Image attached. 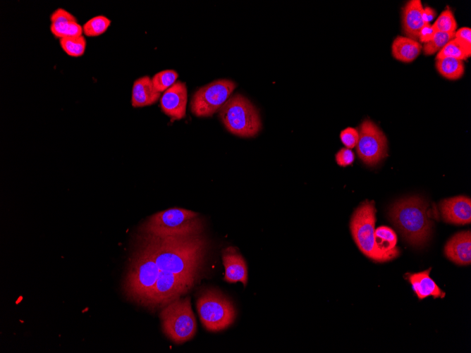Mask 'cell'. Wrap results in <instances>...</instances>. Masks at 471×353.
Listing matches in <instances>:
<instances>
[{
    "mask_svg": "<svg viewBox=\"0 0 471 353\" xmlns=\"http://www.w3.org/2000/svg\"><path fill=\"white\" fill-rule=\"evenodd\" d=\"M159 272L149 309L163 308L187 293L200 276L207 249L201 234L157 237L142 233Z\"/></svg>",
    "mask_w": 471,
    "mask_h": 353,
    "instance_id": "cell-1",
    "label": "cell"
},
{
    "mask_svg": "<svg viewBox=\"0 0 471 353\" xmlns=\"http://www.w3.org/2000/svg\"><path fill=\"white\" fill-rule=\"evenodd\" d=\"M158 274L152 252L140 235L137 238L123 281V289L127 299L148 308Z\"/></svg>",
    "mask_w": 471,
    "mask_h": 353,
    "instance_id": "cell-2",
    "label": "cell"
},
{
    "mask_svg": "<svg viewBox=\"0 0 471 353\" xmlns=\"http://www.w3.org/2000/svg\"><path fill=\"white\" fill-rule=\"evenodd\" d=\"M428 204L412 196L396 202L389 210V218L403 238L411 245L427 243L432 232L433 221L428 215Z\"/></svg>",
    "mask_w": 471,
    "mask_h": 353,
    "instance_id": "cell-3",
    "label": "cell"
},
{
    "mask_svg": "<svg viewBox=\"0 0 471 353\" xmlns=\"http://www.w3.org/2000/svg\"><path fill=\"white\" fill-rule=\"evenodd\" d=\"M202 223L191 210L172 208L157 212L146 221L142 233L157 237L188 236L201 234Z\"/></svg>",
    "mask_w": 471,
    "mask_h": 353,
    "instance_id": "cell-4",
    "label": "cell"
},
{
    "mask_svg": "<svg viewBox=\"0 0 471 353\" xmlns=\"http://www.w3.org/2000/svg\"><path fill=\"white\" fill-rule=\"evenodd\" d=\"M219 116L231 133L244 137L256 135L262 127L259 113L245 97L237 94L221 107Z\"/></svg>",
    "mask_w": 471,
    "mask_h": 353,
    "instance_id": "cell-5",
    "label": "cell"
},
{
    "mask_svg": "<svg viewBox=\"0 0 471 353\" xmlns=\"http://www.w3.org/2000/svg\"><path fill=\"white\" fill-rule=\"evenodd\" d=\"M159 317L164 333L176 344L191 340L196 333L197 323L189 297L169 303Z\"/></svg>",
    "mask_w": 471,
    "mask_h": 353,
    "instance_id": "cell-6",
    "label": "cell"
},
{
    "mask_svg": "<svg viewBox=\"0 0 471 353\" xmlns=\"http://www.w3.org/2000/svg\"><path fill=\"white\" fill-rule=\"evenodd\" d=\"M197 309L202 324L211 332L227 328L236 317L232 302L214 289H206L201 292L197 299Z\"/></svg>",
    "mask_w": 471,
    "mask_h": 353,
    "instance_id": "cell-7",
    "label": "cell"
},
{
    "mask_svg": "<svg viewBox=\"0 0 471 353\" xmlns=\"http://www.w3.org/2000/svg\"><path fill=\"white\" fill-rule=\"evenodd\" d=\"M376 211L373 202L365 201L355 210L350 228L359 249L368 258L384 262L386 261L379 252L375 242Z\"/></svg>",
    "mask_w": 471,
    "mask_h": 353,
    "instance_id": "cell-8",
    "label": "cell"
},
{
    "mask_svg": "<svg viewBox=\"0 0 471 353\" xmlns=\"http://www.w3.org/2000/svg\"><path fill=\"white\" fill-rule=\"evenodd\" d=\"M236 87L228 80H218L200 88L193 95L190 109L198 117L211 116L224 104Z\"/></svg>",
    "mask_w": 471,
    "mask_h": 353,
    "instance_id": "cell-9",
    "label": "cell"
},
{
    "mask_svg": "<svg viewBox=\"0 0 471 353\" xmlns=\"http://www.w3.org/2000/svg\"><path fill=\"white\" fill-rule=\"evenodd\" d=\"M356 151L367 165L374 166L387 156V140L384 132L372 120H365L358 130Z\"/></svg>",
    "mask_w": 471,
    "mask_h": 353,
    "instance_id": "cell-10",
    "label": "cell"
},
{
    "mask_svg": "<svg viewBox=\"0 0 471 353\" xmlns=\"http://www.w3.org/2000/svg\"><path fill=\"white\" fill-rule=\"evenodd\" d=\"M442 219L449 223L465 225L471 222V200L466 196L443 199L439 203Z\"/></svg>",
    "mask_w": 471,
    "mask_h": 353,
    "instance_id": "cell-11",
    "label": "cell"
},
{
    "mask_svg": "<svg viewBox=\"0 0 471 353\" xmlns=\"http://www.w3.org/2000/svg\"><path fill=\"white\" fill-rule=\"evenodd\" d=\"M187 100L185 84L177 81L163 93L160 99L161 110L174 120L181 119L185 116Z\"/></svg>",
    "mask_w": 471,
    "mask_h": 353,
    "instance_id": "cell-12",
    "label": "cell"
},
{
    "mask_svg": "<svg viewBox=\"0 0 471 353\" xmlns=\"http://www.w3.org/2000/svg\"><path fill=\"white\" fill-rule=\"evenodd\" d=\"M222 261L225 268L224 280L231 283L240 281L245 287L247 283V267L237 249L228 247L224 249Z\"/></svg>",
    "mask_w": 471,
    "mask_h": 353,
    "instance_id": "cell-13",
    "label": "cell"
},
{
    "mask_svg": "<svg viewBox=\"0 0 471 353\" xmlns=\"http://www.w3.org/2000/svg\"><path fill=\"white\" fill-rule=\"evenodd\" d=\"M444 252L446 257L456 264H470L471 262L470 230L458 233L451 237L446 244Z\"/></svg>",
    "mask_w": 471,
    "mask_h": 353,
    "instance_id": "cell-14",
    "label": "cell"
},
{
    "mask_svg": "<svg viewBox=\"0 0 471 353\" xmlns=\"http://www.w3.org/2000/svg\"><path fill=\"white\" fill-rule=\"evenodd\" d=\"M424 8L420 0H411L406 3L402 11V27L408 37L416 40L425 25L422 19Z\"/></svg>",
    "mask_w": 471,
    "mask_h": 353,
    "instance_id": "cell-15",
    "label": "cell"
},
{
    "mask_svg": "<svg viewBox=\"0 0 471 353\" xmlns=\"http://www.w3.org/2000/svg\"><path fill=\"white\" fill-rule=\"evenodd\" d=\"M431 268L415 273H407L406 278L411 283L413 290L420 299L429 296L434 298H443L445 292H443L436 283L429 277Z\"/></svg>",
    "mask_w": 471,
    "mask_h": 353,
    "instance_id": "cell-16",
    "label": "cell"
},
{
    "mask_svg": "<svg viewBox=\"0 0 471 353\" xmlns=\"http://www.w3.org/2000/svg\"><path fill=\"white\" fill-rule=\"evenodd\" d=\"M161 96L154 87L152 78L147 75L137 79L133 85L131 103L133 107L154 104Z\"/></svg>",
    "mask_w": 471,
    "mask_h": 353,
    "instance_id": "cell-17",
    "label": "cell"
},
{
    "mask_svg": "<svg viewBox=\"0 0 471 353\" xmlns=\"http://www.w3.org/2000/svg\"><path fill=\"white\" fill-rule=\"evenodd\" d=\"M421 49L422 45L417 41L405 36H398L391 46L393 56L405 63L414 61L420 54Z\"/></svg>",
    "mask_w": 471,
    "mask_h": 353,
    "instance_id": "cell-18",
    "label": "cell"
},
{
    "mask_svg": "<svg viewBox=\"0 0 471 353\" xmlns=\"http://www.w3.org/2000/svg\"><path fill=\"white\" fill-rule=\"evenodd\" d=\"M375 242L379 252L389 261L397 256L398 249L396 247L397 237L395 232L387 226H380L374 230Z\"/></svg>",
    "mask_w": 471,
    "mask_h": 353,
    "instance_id": "cell-19",
    "label": "cell"
},
{
    "mask_svg": "<svg viewBox=\"0 0 471 353\" xmlns=\"http://www.w3.org/2000/svg\"><path fill=\"white\" fill-rule=\"evenodd\" d=\"M436 68L444 78L448 80H458L464 73L463 61L451 57H444L436 59Z\"/></svg>",
    "mask_w": 471,
    "mask_h": 353,
    "instance_id": "cell-20",
    "label": "cell"
},
{
    "mask_svg": "<svg viewBox=\"0 0 471 353\" xmlns=\"http://www.w3.org/2000/svg\"><path fill=\"white\" fill-rule=\"evenodd\" d=\"M50 30L54 37L59 39L83 35L82 26L78 21L51 23Z\"/></svg>",
    "mask_w": 471,
    "mask_h": 353,
    "instance_id": "cell-21",
    "label": "cell"
},
{
    "mask_svg": "<svg viewBox=\"0 0 471 353\" xmlns=\"http://www.w3.org/2000/svg\"><path fill=\"white\" fill-rule=\"evenodd\" d=\"M59 44L64 52L73 57L82 56L87 45L85 37L83 35L63 37L59 39Z\"/></svg>",
    "mask_w": 471,
    "mask_h": 353,
    "instance_id": "cell-22",
    "label": "cell"
},
{
    "mask_svg": "<svg viewBox=\"0 0 471 353\" xmlns=\"http://www.w3.org/2000/svg\"><path fill=\"white\" fill-rule=\"evenodd\" d=\"M111 20L104 16L91 18L82 25L83 34L87 37H97L106 31Z\"/></svg>",
    "mask_w": 471,
    "mask_h": 353,
    "instance_id": "cell-23",
    "label": "cell"
},
{
    "mask_svg": "<svg viewBox=\"0 0 471 353\" xmlns=\"http://www.w3.org/2000/svg\"><path fill=\"white\" fill-rule=\"evenodd\" d=\"M470 54L463 45L455 37L450 40L437 54L436 59L451 57L461 61L470 57Z\"/></svg>",
    "mask_w": 471,
    "mask_h": 353,
    "instance_id": "cell-24",
    "label": "cell"
},
{
    "mask_svg": "<svg viewBox=\"0 0 471 353\" xmlns=\"http://www.w3.org/2000/svg\"><path fill=\"white\" fill-rule=\"evenodd\" d=\"M455 37V32H443L436 31L432 39L424 44L423 51L429 56L441 50L450 40Z\"/></svg>",
    "mask_w": 471,
    "mask_h": 353,
    "instance_id": "cell-25",
    "label": "cell"
},
{
    "mask_svg": "<svg viewBox=\"0 0 471 353\" xmlns=\"http://www.w3.org/2000/svg\"><path fill=\"white\" fill-rule=\"evenodd\" d=\"M178 77L173 70H164L156 73L152 78L154 88L160 93L171 87Z\"/></svg>",
    "mask_w": 471,
    "mask_h": 353,
    "instance_id": "cell-26",
    "label": "cell"
},
{
    "mask_svg": "<svg viewBox=\"0 0 471 353\" xmlns=\"http://www.w3.org/2000/svg\"><path fill=\"white\" fill-rule=\"evenodd\" d=\"M432 27L436 31L448 33L455 32L457 23L451 10L446 8L442 11Z\"/></svg>",
    "mask_w": 471,
    "mask_h": 353,
    "instance_id": "cell-27",
    "label": "cell"
},
{
    "mask_svg": "<svg viewBox=\"0 0 471 353\" xmlns=\"http://www.w3.org/2000/svg\"><path fill=\"white\" fill-rule=\"evenodd\" d=\"M340 138L343 144L348 149L356 147L359 139L358 131L351 127H348L341 131Z\"/></svg>",
    "mask_w": 471,
    "mask_h": 353,
    "instance_id": "cell-28",
    "label": "cell"
},
{
    "mask_svg": "<svg viewBox=\"0 0 471 353\" xmlns=\"http://www.w3.org/2000/svg\"><path fill=\"white\" fill-rule=\"evenodd\" d=\"M355 159V155L350 149L347 147L341 149L336 154V163L341 166L351 165Z\"/></svg>",
    "mask_w": 471,
    "mask_h": 353,
    "instance_id": "cell-29",
    "label": "cell"
},
{
    "mask_svg": "<svg viewBox=\"0 0 471 353\" xmlns=\"http://www.w3.org/2000/svg\"><path fill=\"white\" fill-rule=\"evenodd\" d=\"M455 38L471 54V29L470 27H463L455 32Z\"/></svg>",
    "mask_w": 471,
    "mask_h": 353,
    "instance_id": "cell-30",
    "label": "cell"
},
{
    "mask_svg": "<svg viewBox=\"0 0 471 353\" xmlns=\"http://www.w3.org/2000/svg\"><path fill=\"white\" fill-rule=\"evenodd\" d=\"M51 23L54 22H72L78 21L75 16H74L69 11L62 8H59L56 9L50 16Z\"/></svg>",
    "mask_w": 471,
    "mask_h": 353,
    "instance_id": "cell-31",
    "label": "cell"
},
{
    "mask_svg": "<svg viewBox=\"0 0 471 353\" xmlns=\"http://www.w3.org/2000/svg\"><path fill=\"white\" fill-rule=\"evenodd\" d=\"M435 32L436 30L432 25L430 24H425L420 32L418 39H420L421 42L427 43L432 39Z\"/></svg>",
    "mask_w": 471,
    "mask_h": 353,
    "instance_id": "cell-32",
    "label": "cell"
},
{
    "mask_svg": "<svg viewBox=\"0 0 471 353\" xmlns=\"http://www.w3.org/2000/svg\"><path fill=\"white\" fill-rule=\"evenodd\" d=\"M436 16V11L434 9L430 7H426L424 8L422 12V19L424 24H429Z\"/></svg>",
    "mask_w": 471,
    "mask_h": 353,
    "instance_id": "cell-33",
    "label": "cell"
}]
</instances>
